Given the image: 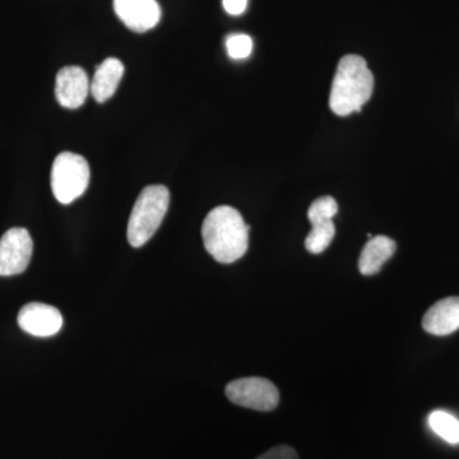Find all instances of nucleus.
<instances>
[{
    "mask_svg": "<svg viewBox=\"0 0 459 459\" xmlns=\"http://www.w3.org/2000/svg\"><path fill=\"white\" fill-rule=\"evenodd\" d=\"M226 49L232 59H247L253 51V40L244 33H234L226 39Z\"/></svg>",
    "mask_w": 459,
    "mask_h": 459,
    "instance_id": "nucleus-15",
    "label": "nucleus"
},
{
    "mask_svg": "<svg viewBox=\"0 0 459 459\" xmlns=\"http://www.w3.org/2000/svg\"><path fill=\"white\" fill-rule=\"evenodd\" d=\"M123 75V63L117 57H108L96 68L91 82V95L98 102L108 101V99L113 98Z\"/></svg>",
    "mask_w": 459,
    "mask_h": 459,
    "instance_id": "nucleus-11",
    "label": "nucleus"
},
{
    "mask_svg": "<svg viewBox=\"0 0 459 459\" xmlns=\"http://www.w3.org/2000/svg\"><path fill=\"white\" fill-rule=\"evenodd\" d=\"M202 238L205 250L214 261L230 264L246 255L249 247V226L234 207L219 205L205 217Z\"/></svg>",
    "mask_w": 459,
    "mask_h": 459,
    "instance_id": "nucleus-1",
    "label": "nucleus"
},
{
    "mask_svg": "<svg viewBox=\"0 0 459 459\" xmlns=\"http://www.w3.org/2000/svg\"><path fill=\"white\" fill-rule=\"evenodd\" d=\"M422 327L434 336H448L459 329V298L449 296L425 313Z\"/></svg>",
    "mask_w": 459,
    "mask_h": 459,
    "instance_id": "nucleus-10",
    "label": "nucleus"
},
{
    "mask_svg": "<svg viewBox=\"0 0 459 459\" xmlns=\"http://www.w3.org/2000/svg\"><path fill=\"white\" fill-rule=\"evenodd\" d=\"M256 459H299L298 453L289 446H279L265 452Z\"/></svg>",
    "mask_w": 459,
    "mask_h": 459,
    "instance_id": "nucleus-17",
    "label": "nucleus"
},
{
    "mask_svg": "<svg viewBox=\"0 0 459 459\" xmlns=\"http://www.w3.org/2000/svg\"><path fill=\"white\" fill-rule=\"evenodd\" d=\"M33 243L26 229L8 230L0 238V276L22 273L31 261Z\"/></svg>",
    "mask_w": 459,
    "mask_h": 459,
    "instance_id": "nucleus-6",
    "label": "nucleus"
},
{
    "mask_svg": "<svg viewBox=\"0 0 459 459\" xmlns=\"http://www.w3.org/2000/svg\"><path fill=\"white\" fill-rule=\"evenodd\" d=\"M374 91V75L364 57L346 56L338 63L332 83L329 107L338 117L360 111Z\"/></svg>",
    "mask_w": 459,
    "mask_h": 459,
    "instance_id": "nucleus-2",
    "label": "nucleus"
},
{
    "mask_svg": "<svg viewBox=\"0 0 459 459\" xmlns=\"http://www.w3.org/2000/svg\"><path fill=\"white\" fill-rule=\"evenodd\" d=\"M170 204V192L164 186H150L142 190L128 222V241L141 247L156 234Z\"/></svg>",
    "mask_w": 459,
    "mask_h": 459,
    "instance_id": "nucleus-3",
    "label": "nucleus"
},
{
    "mask_svg": "<svg viewBox=\"0 0 459 459\" xmlns=\"http://www.w3.org/2000/svg\"><path fill=\"white\" fill-rule=\"evenodd\" d=\"M90 166L83 156L62 152L51 168V189L62 204H69L86 192L90 184Z\"/></svg>",
    "mask_w": 459,
    "mask_h": 459,
    "instance_id": "nucleus-4",
    "label": "nucleus"
},
{
    "mask_svg": "<svg viewBox=\"0 0 459 459\" xmlns=\"http://www.w3.org/2000/svg\"><path fill=\"white\" fill-rule=\"evenodd\" d=\"M338 213V204L333 197H320L314 201L307 211V219H333Z\"/></svg>",
    "mask_w": 459,
    "mask_h": 459,
    "instance_id": "nucleus-16",
    "label": "nucleus"
},
{
    "mask_svg": "<svg viewBox=\"0 0 459 459\" xmlns=\"http://www.w3.org/2000/svg\"><path fill=\"white\" fill-rule=\"evenodd\" d=\"M429 425L435 434L451 444L459 443V421L451 413L444 411H434L429 416Z\"/></svg>",
    "mask_w": 459,
    "mask_h": 459,
    "instance_id": "nucleus-14",
    "label": "nucleus"
},
{
    "mask_svg": "<svg viewBox=\"0 0 459 459\" xmlns=\"http://www.w3.org/2000/svg\"><path fill=\"white\" fill-rule=\"evenodd\" d=\"M222 4L231 16H240L246 12L247 0H222Z\"/></svg>",
    "mask_w": 459,
    "mask_h": 459,
    "instance_id": "nucleus-18",
    "label": "nucleus"
},
{
    "mask_svg": "<svg viewBox=\"0 0 459 459\" xmlns=\"http://www.w3.org/2000/svg\"><path fill=\"white\" fill-rule=\"evenodd\" d=\"M115 13L134 32H146L160 22L161 8L156 0H114Z\"/></svg>",
    "mask_w": 459,
    "mask_h": 459,
    "instance_id": "nucleus-9",
    "label": "nucleus"
},
{
    "mask_svg": "<svg viewBox=\"0 0 459 459\" xmlns=\"http://www.w3.org/2000/svg\"><path fill=\"white\" fill-rule=\"evenodd\" d=\"M225 392L232 403L261 412L276 410L280 403L279 389L265 377H241L229 383Z\"/></svg>",
    "mask_w": 459,
    "mask_h": 459,
    "instance_id": "nucleus-5",
    "label": "nucleus"
},
{
    "mask_svg": "<svg viewBox=\"0 0 459 459\" xmlns=\"http://www.w3.org/2000/svg\"><path fill=\"white\" fill-rule=\"evenodd\" d=\"M90 89L89 75L80 66H65L57 72L56 98L60 107L72 110L82 107Z\"/></svg>",
    "mask_w": 459,
    "mask_h": 459,
    "instance_id": "nucleus-8",
    "label": "nucleus"
},
{
    "mask_svg": "<svg viewBox=\"0 0 459 459\" xmlns=\"http://www.w3.org/2000/svg\"><path fill=\"white\" fill-rule=\"evenodd\" d=\"M18 325L31 336L51 337L62 329L63 316L51 305L31 303L18 313Z\"/></svg>",
    "mask_w": 459,
    "mask_h": 459,
    "instance_id": "nucleus-7",
    "label": "nucleus"
},
{
    "mask_svg": "<svg viewBox=\"0 0 459 459\" xmlns=\"http://www.w3.org/2000/svg\"><path fill=\"white\" fill-rule=\"evenodd\" d=\"M312 231L305 238V249L312 255H320L331 246L336 235L333 219L310 220Z\"/></svg>",
    "mask_w": 459,
    "mask_h": 459,
    "instance_id": "nucleus-13",
    "label": "nucleus"
},
{
    "mask_svg": "<svg viewBox=\"0 0 459 459\" xmlns=\"http://www.w3.org/2000/svg\"><path fill=\"white\" fill-rule=\"evenodd\" d=\"M397 244L391 238L377 235L368 241L359 259V270L364 276H373L394 256Z\"/></svg>",
    "mask_w": 459,
    "mask_h": 459,
    "instance_id": "nucleus-12",
    "label": "nucleus"
}]
</instances>
